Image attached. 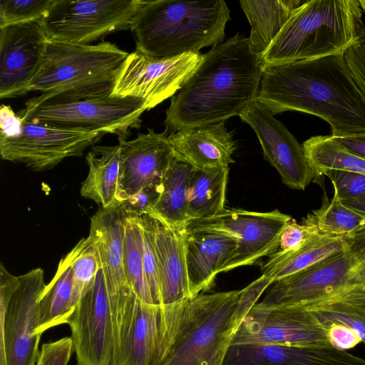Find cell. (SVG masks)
Wrapping results in <instances>:
<instances>
[{
    "instance_id": "obj_4",
    "label": "cell",
    "mask_w": 365,
    "mask_h": 365,
    "mask_svg": "<svg viewBox=\"0 0 365 365\" xmlns=\"http://www.w3.org/2000/svg\"><path fill=\"white\" fill-rule=\"evenodd\" d=\"M273 282L262 274L243 289L190 299L181 330L161 365H222L242 320Z\"/></svg>"
},
{
    "instance_id": "obj_19",
    "label": "cell",
    "mask_w": 365,
    "mask_h": 365,
    "mask_svg": "<svg viewBox=\"0 0 365 365\" xmlns=\"http://www.w3.org/2000/svg\"><path fill=\"white\" fill-rule=\"evenodd\" d=\"M189 299L168 305L140 301L123 365H161L181 330Z\"/></svg>"
},
{
    "instance_id": "obj_26",
    "label": "cell",
    "mask_w": 365,
    "mask_h": 365,
    "mask_svg": "<svg viewBox=\"0 0 365 365\" xmlns=\"http://www.w3.org/2000/svg\"><path fill=\"white\" fill-rule=\"evenodd\" d=\"M306 0L240 1L251 26V51L259 58L280 32L293 12Z\"/></svg>"
},
{
    "instance_id": "obj_44",
    "label": "cell",
    "mask_w": 365,
    "mask_h": 365,
    "mask_svg": "<svg viewBox=\"0 0 365 365\" xmlns=\"http://www.w3.org/2000/svg\"><path fill=\"white\" fill-rule=\"evenodd\" d=\"M334 138L346 150L365 159V135Z\"/></svg>"
},
{
    "instance_id": "obj_1",
    "label": "cell",
    "mask_w": 365,
    "mask_h": 365,
    "mask_svg": "<svg viewBox=\"0 0 365 365\" xmlns=\"http://www.w3.org/2000/svg\"><path fill=\"white\" fill-rule=\"evenodd\" d=\"M257 101L272 115L296 110L327 121L334 138L365 135V96L344 53L262 67Z\"/></svg>"
},
{
    "instance_id": "obj_45",
    "label": "cell",
    "mask_w": 365,
    "mask_h": 365,
    "mask_svg": "<svg viewBox=\"0 0 365 365\" xmlns=\"http://www.w3.org/2000/svg\"><path fill=\"white\" fill-rule=\"evenodd\" d=\"M341 202L365 219V200L361 198L341 200Z\"/></svg>"
},
{
    "instance_id": "obj_6",
    "label": "cell",
    "mask_w": 365,
    "mask_h": 365,
    "mask_svg": "<svg viewBox=\"0 0 365 365\" xmlns=\"http://www.w3.org/2000/svg\"><path fill=\"white\" fill-rule=\"evenodd\" d=\"M128 54L108 41L77 44L48 39L29 92L68 99L110 96Z\"/></svg>"
},
{
    "instance_id": "obj_47",
    "label": "cell",
    "mask_w": 365,
    "mask_h": 365,
    "mask_svg": "<svg viewBox=\"0 0 365 365\" xmlns=\"http://www.w3.org/2000/svg\"><path fill=\"white\" fill-rule=\"evenodd\" d=\"M359 198H361V199L365 200V195H363V196H362V197H359Z\"/></svg>"
},
{
    "instance_id": "obj_7",
    "label": "cell",
    "mask_w": 365,
    "mask_h": 365,
    "mask_svg": "<svg viewBox=\"0 0 365 365\" xmlns=\"http://www.w3.org/2000/svg\"><path fill=\"white\" fill-rule=\"evenodd\" d=\"M0 154L34 171L51 169L68 157L82 155L107 133L53 126L15 113L2 105Z\"/></svg>"
},
{
    "instance_id": "obj_34",
    "label": "cell",
    "mask_w": 365,
    "mask_h": 365,
    "mask_svg": "<svg viewBox=\"0 0 365 365\" xmlns=\"http://www.w3.org/2000/svg\"><path fill=\"white\" fill-rule=\"evenodd\" d=\"M302 223L314 226L321 234L344 237L365 226V219L344 205L334 191L332 199L309 214Z\"/></svg>"
},
{
    "instance_id": "obj_5",
    "label": "cell",
    "mask_w": 365,
    "mask_h": 365,
    "mask_svg": "<svg viewBox=\"0 0 365 365\" xmlns=\"http://www.w3.org/2000/svg\"><path fill=\"white\" fill-rule=\"evenodd\" d=\"M362 17L358 0H306L259 58L260 65L344 53L365 38Z\"/></svg>"
},
{
    "instance_id": "obj_12",
    "label": "cell",
    "mask_w": 365,
    "mask_h": 365,
    "mask_svg": "<svg viewBox=\"0 0 365 365\" xmlns=\"http://www.w3.org/2000/svg\"><path fill=\"white\" fill-rule=\"evenodd\" d=\"M11 299H0V365H36L41 335L36 334L38 301L46 284L43 270L19 276Z\"/></svg>"
},
{
    "instance_id": "obj_8",
    "label": "cell",
    "mask_w": 365,
    "mask_h": 365,
    "mask_svg": "<svg viewBox=\"0 0 365 365\" xmlns=\"http://www.w3.org/2000/svg\"><path fill=\"white\" fill-rule=\"evenodd\" d=\"M147 110L144 100L130 96L68 99L40 94L27 101L18 113L56 127L101 131L125 138L130 129L140 125V116Z\"/></svg>"
},
{
    "instance_id": "obj_31",
    "label": "cell",
    "mask_w": 365,
    "mask_h": 365,
    "mask_svg": "<svg viewBox=\"0 0 365 365\" xmlns=\"http://www.w3.org/2000/svg\"><path fill=\"white\" fill-rule=\"evenodd\" d=\"M228 173L229 167L195 169L187 191L189 221L215 216L225 209Z\"/></svg>"
},
{
    "instance_id": "obj_16",
    "label": "cell",
    "mask_w": 365,
    "mask_h": 365,
    "mask_svg": "<svg viewBox=\"0 0 365 365\" xmlns=\"http://www.w3.org/2000/svg\"><path fill=\"white\" fill-rule=\"evenodd\" d=\"M127 217L128 212L122 203L100 207L91 218L88 236L98 252L112 310L117 314L130 312L138 303L128 282L124 267Z\"/></svg>"
},
{
    "instance_id": "obj_35",
    "label": "cell",
    "mask_w": 365,
    "mask_h": 365,
    "mask_svg": "<svg viewBox=\"0 0 365 365\" xmlns=\"http://www.w3.org/2000/svg\"><path fill=\"white\" fill-rule=\"evenodd\" d=\"M69 253L73 274L72 313L93 287L101 262L98 252L88 237L82 238Z\"/></svg>"
},
{
    "instance_id": "obj_21",
    "label": "cell",
    "mask_w": 365,
    "mask_h": 365,
    "mask_svg": "<svg viewBox=\"0 0 365 365\" xmlns=\"http://www.w3.org/2000/svg\"><path fill=\"white\" fill-rule=\"evenodd\" d=\"M222 365H365V359L331 345H231Z\"/></svg>"
},
{
    "instance_id": "obj_36",
    "label": "cell",
    "mask_w": 365,
    "mask_h": 365,
    "mask_svg": "<svg viewBox=\"0 0 365 365\" xmlns=\"http://www.w3.org/2000/svg\"><path fill=\"white\" fill-rule=\"evenodd\" d=\"M56 0H1L0 28L42 21L50 13Z\"/></svg>"
},
{
    "instance_id": "obj_30",
    "label": "cell",
    "mask_w": 365,
    "mask_h": 365,
    "mask_svg": "<svg viewBox=\"0 0 365 365\" xmlns=\"http://www.w3.org/2000/svg\"><path fill=\"white\" fill-rule=\"evenodd\" d=\"M73 274L71 257L68 252L59 262L56 272L46 284L38 301L36 334L65 324L71 314Z\"/></svg>"
},
{
    "instance_id": "obj_40",
    "label": "cell",
    "mask_w": 365,
    "mask_h": 365,
    "mask_svg": "<svg viewBox=\"0 0 365 365\" xmlns=\"http://www.w3.org/2000/svg\"><path fill=\"white\" fill-rule=\"evenodd\" d=\"M73 352L71 337L45 343L41 346L36 365H67Z\"/></svg>"
},
{
    "instance_id": "obj_33",
    "label": "cell",
    "mask_w": 365,
    "mask_h": 365,
    "mask_svg": "<svg viewBox=\"0 0 365 365\" xmlns=\"http://www.w3.org/2000/svg\"><path fill=\"white\" fill-rule=\"evenodd\" d=\"M123 255L126 277L133 292L141 302L154 304L145 274L142 228L138 215L130 212L125 227Z\"/></svg>"
},
{
    "instance_id": "obj_13",
    "label": "cell",
    "mask_w": 365,
    "mask_h": 365,
    "mask_svg": "<svg viewBox=\"0 0 365 365\" xmlns=\"http://www.w3.org/2000/svg\"><path fill=\"white\" fill-rule=\"evenodd\" d=\"M200 53L155 58L137 51L128 54L118 71L111 96L144 100L150 110L173 97L197 66Z\"/></svg>"
},
{
    "instance_id": "obj_24",
    "label": "cell",
    "mask_w": 365,
    "mask_h": 365,
    "mask_svg": "<svg viewBox=\"0 0 365 365\" xmlns=\"http://www.w3.org/2000/svg\"><path fill=\"white\" fill-rule=\"evenodd\" d=\"M236 247L235 242L226 235L215 232H187L185 258L191 298L213 286L216 275Z\"/></svg>"
},
{
    "instance_id": "obj_37",
    "label": "cell",
    "mask_w": 365,
    "mask_h": 365,
    "mask_svg": "<svg viewBox=\"0 0 365 365\" xmlns=\"http://www.w3.org/2000/svg\"><path fill=\"white\" fill-rule=\"evenodd\" d=\"M143 237L144 269L154 304L161 305L158 257L155 245V218L145 212L138 215Z\"/></svg>"
},
{
    "instance_id": "obj_18",
    "label": "cell",
    "mask_w": 365,
    "mask_h": 365,
    "mask_svg": "<svg viewBox=\"0 0 365 365\" xmlns=\"http://www.w3.org/2000/svg\"><path fill=\"white\" fill-rule=\"evenodd\" d=\"M48 36L41 21L0 28V98L29 93L42 63Z\"/></svg>"
},
{
    "instance_id": "obj_9",
    "label": "cell",
    "mask_w": 365,
    "mask_h": 365,
    "mask_svg": "<svg viewBox=\"0 0 365 365\" xmlns=\"http://www.w3.org/2000/svg\"><path fill=\"white\" fill-rule=\"evenodd\" d=\"M292 219L278 210L259 212L225 209L215 216L190 220L185 230L187 233L221 234L235 242L237 247L220 273L252 264L262 257L274 253L282 230Z\"/></svg>"
},
{
    "instance_id": "obj_23",
    "label": "cell",
    "mask_w": 365,
    "mask_h": 365,
    "mask_svg": "<svg viewBox=\"0 0 365 365\" xmlns=\"http://www.w3.org/2000/svg\"><path fill=\"white\" fill-rule=\"evenodd\" d=\"M153 216L161 305L192 299L186 267L185 227H172Z\"/></svg>"
},
{
    "instance_id": "obj_14",
    "label": "cell",
    "mask_w": 365,
    "mask_h": 365,
    "mask_svg": "<svg viewBox=\"0 0 365 365\" xmlns=\"http://www.w3.org/2000/svg\"><path fill=\"white\" fill-rule=\"evenodd\" d=\"M65 324L71 330L78 365H112L113 316L101 267L93 287L78 302Z\"/></svg>"
},
{
    "instance_id": "obj_3",
    "label": "cell",
    "mask_w": 365,
    "mask_h": 365,
    "mask_svg": "<svg viewBox=\"0 0 365 365\" xmlns=\"http://www.w3.org/2000/svg\"><path fill=\"white\" fill-rule=\"evenodd\" d=\"M231 19L223 0L145 1L131 25L135 51L155 58L199 53L224 41Z\"/></svg>"
},
{
    "instance_id": "obj_11",
    "label": "cell",
    "mask_w": 365,
    "mask_h": 365,
    "mask_svg": "<svg viewBox=\"0 0 365 365\" xmlns=\"http://www.w3.org/2000/svg\"><path fill=\"white\" fill-rule=\"evenodd\" d=\"M365 286V269L349 249L274 281L258 303L264 307L302 306Z\"/></svg>"
},
{
    "instance_id": "obj_43",
    "label": "cell",
    "mask_w": 365,
    "mask_h": 365,
    "mask_svg": "<svg viewBox=\"0 0 365 365\" xmlns=\"http://www.w3.org/2000/svg\"><path fill=\"white\" fill-rule=\"evenodd\" d=\"M344 238L349 250L365 269V226Z\"/></svg>"
},
{
    "instance_id": "obj_39",
    "label": "cell",
    "mask_w": 365,
    "mask_h": 365,
    "mask_svg": "<svg viewBox=\"0 0 365 365\" xmlns=\"http://www.w3.org/2000/svg\"><path fill=\"white\" fill-rule=\"evenodd\" d=\"M319 234L321 233L314 226L299 224L292 219L282 230L275 252L284 254L293 252Z\"/></svg>"
},
{
    "instance_id": "obj_2",
    "label": "cell",
    "mask_w": 365,
    "mask_h": 365,
    "mask_svg": "<svg viewBox=\"0 0 365 365\" xmlns=\"http://www.w3.org/2000/svg\"><path fill=\"white\" fill-rule=\"evenodd\" d=\"M262 71L248 38L239 33L212 46L172 97L166 130L173 133L240 116L257 99Z\"/></svg>"
},
{
    "instance_id": "obj_20",
    "label": "cell",
    "mask_w": 365,
    "mask_h": 365,
    "mask_svg": "<svg viewBox=\"0 0 365 365\" xmlns=\"http://www.w3.org/2000/svg\"><path fill=\"white\" fill-rule=\"evenodd\" d=\"M123 160L120 203L143 189L160 186L162 179L174 158L166 132L148 129L130 140L118 138Z\"/></svg>"
},
{
    "instance_id": "obj_41",
    "label": "cell",
    "mask_w": 365,
    "mask_h": 365,
    "mask_svg": "<svg viewBox=\"0 0 365 365\" xmlns=\"http://www.w3.org/2000/svg\"><path fill=\"white\" fill-rule=\"evenodd\" d=\"M344 56L354 81L365 96V38L349 47Z\"/></svg>"
},
{
    "instance_id": "obj_17",
    "label": "cell",
    "mask_w": 365,
    "mask_h": 365,
    "mask_svg": "<svg viewBox=\"0 0 365 365\" xmlns=\"http://www.w3.org/2000/svg\"><path fill=\"white\" fill-rule=\"evenodd\" d=\"M240 117L255 132L264 159L278 171L282 182L304 190L316 174L292 134L257 99Z\"/></svg>"
},
{
    "instance_id": "obj_25",
    "label": "cell",
    "mask_w": 365,
    "mask_h": 365,
    "mask_svg": "<svg viewBox=\"0 0 365 365\" xmlns=\"http://www.w3.org/2000/svg\"><path fill=\"white\" fill-rule=\"evenodd\" d=\"M86 161L89 170L81 185V195L103 208L120 203L123 173L120 145L93 146Z\"/></svg>"
},
{
    "instance_id": "obj_15",
    "label": "cell",
    "mask_w": 365,
    "mask_h": 365,
    "mask_svg": "<svg viewBox=\"0 0 365 365\" xmlns=\"http://www.w3.org/2000/svg\"><path fill=\"white\" fill-rule=\"evenodd\" d=\"M330 345L326 330L299 306L264 307L255 304L242 320L232 344Z\"/></svg>"
},
{
    "instance_id": "obj_46",
    "label": "cell",
    "mask_w": 365,
    "mask_h": 365,
    "mask_svg": "<svg viewBox=\"0 0 365 365\" xmlns=\"http://www.w3.org/2000/svg\"><path fill=\"white\" fill-rule=\"evenodd\" d=\"M359 4L360 5V7L362 10V11H364L365 13V1H359Z\"/></svg>"
},
{
    "instance_id": "obj_29",
    "label": "cell",
    "mask_w": 365,
    "mask_h": 365,
    "mask_svg": "<svg viewBox=\"0 0 365 365\" xmlns=\"http://www.w3.org/2000/svg\"><path fill=\"white\" fill-rule=\"evenodd\" d=\"M346 249L348 245L344 237L319 234L293 252L271 255L261 271L263 275L276 281Z\"/></svg>"
},
{
    "instance_id": "obj_38",
    "label": "cell",
    "mask_w": 365,
    "mask_h": 365,
    "mask_svg": "<svg viewBox=\"0 0 365 365\" xmlns=\"http://www.w3.org/2000/svg\"><path fill=\"white\" fill-rule=\"evenodd\" d=\"M322 175L330 179L340 200L356 199L365 195V175L339 170H327Z\"/></svg>"
},
{
    "instance_id": "obj_10",
    "label": "cell",
    "mask_w": 365,
    "mask_h": 365,
    "mask_svg": "<svg viewBox=\"0 0 365 365\" xmlns=\"http://www.w3.org/2000/svg\"><path fill=\"white\" fill-rule=\"evenodd\" d=\"M143 0H56L41 21L49 40L91 44L130 29Z\"/></svg>"
},
{
    "instance_id": "obj_42",
    "label": "cell",
    "mask_w": 365,
    "mask_h": 365,
    "mask_svg": "<svg viewBox=\"0 0 365 365\" xmlns=\"http://www.w3.org/2000/svg\"><path fill=\"white\" fill-rule=\"evenodd\" d=\"M326 334L329 344L340 351H347L362 342L355 331L342 324L329 325L326 329Z\"/></svg>"
},
{
    "instance_id": "obj_28",
    "label": "cell",
    "mask_w": 365,
    "mask_h": 365,
    "mask_svg": "<svg viewBox=\"0 0 365 365\" xmlns=\"http://www.w3.org/2000/svg\"><path fill=\"white\" fill-rule=\"evenodd\" d=\"M299 307L307 309L325 330L332 324L346 326L365 344V286Z\"/></svg>"
},
{
    "instance_id": "obj_27",
    "label": "cell",
    "mask_w": 365,
    "mask_h": 365,
    "mask_svg": "<svg viewBox=\"0 0 365 365\" xmlns=\"http://www.w3.org/2000/svg\"><path fill=\"white\" fill-rule=\"evenodd\" d=\"M194 171L192 166L174 157L162 179L158 198L148 213L172 227H185L187 191Z\"/></svg>"
},
{
    "instance_id": "obj_32",
    "label": "cell",
    "mask_w": 365,
    "mask_h": 365,
    "mask_svg": "<svg viewBox=\"0 0 365 365\" xmlns=\"http://www.w3.org/2000/svg\"><path fill=\"white\" fill-rule=\"evenodd\" d=\"M302 147L316 177L327 170L365 175V159L346 150L331 135L311 137L304 142Z\"/></svg>"
},
{
    "instance_id": "obj_22",
    "label": "cell",
    "mask_w": 365,
    "mask_h": 365,
    "mask_svg": "<svg viewBox=\"0 0 365 365\" xmlns=\"http://www.w3.org/2000/svg\"><path fill=\"white\" fill-rule=\"evenodd\" d=\"M169 140L175 158L195 169L226 168L235 162L236 144L225 122L180 130Z\"/></svg>"
}]
</instances>
